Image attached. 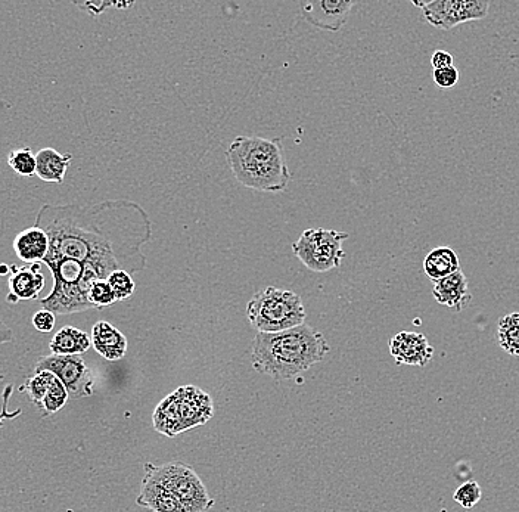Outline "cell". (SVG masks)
I'll return each instance as SVG.
<instances>
[{"mask_svg": "<svg viewBox=\"0 0 519 512\" xmlns=\"http://www.w3.org/2000/svg\"><path fill=\"white\" fill-rule=\"evenodd\" d=\"M34 226L48 234L45 260H74L108 279L111 273L145 271L142 247L152 238V223L141 204L108 200L90 206L45 204ZM43 260V262H45Z\"/></svg>", "mask_w": 519, "mask_h": 512, "instance_id": "6da1fadb", "label": "cell"}, {"mask_svg": "<svg viewBox=\"0 0 519 512\" xmlns=\"http://www.w3.org/2000/svg\"><path fill=\"white\" fill-rule=\"evenodd\" d=\"M329 344L322 332L310 325L282 332H257L251 349L253 368L273 380H292L322 362Z\"/></svg>", "mask_w": 519, "mask_h": 512, "instance_id": "7a4b0ae2", "label": "cell"}, {"mask_svg": "<svg viewBox=\"0 0 519 512\" xmlns=\"http://www.w3.org/2000/svg\"><path fill=\"white\" fill-rule=\"evenodd\" d=\"M233 176L241 185L261 192H282L291 182L281 138L238 136L226 151Z\"/></svg>", "mask_w": 519, "mask_h": 512, "instance_id": "3957f363", "label": "cell"}, {"mask_svg": "<svg viewBox=\"0 0 519 512\" xmlns=\"http://www.w3.org/2000/svg\"><path fill=\"white\" fill-rule=\"evenodd\" d=\"M247 316L257 332L272 334L306 324V309L294 291L267 287L254 294L247 304Z\"/></svg>", "mask_w": 519, "mask_h": 512, "instance_id": "277c9868", "label": "cell"}, {"mask_svg": "<svg viewBox=\"0 0 519 512\" xmlns=\"http://www.w3.org/2000/svg\"><path fill=\"white\" fill-rule=\"evenodd\" d=\"M350 235L334 229H307L292 244V253L312 272L325 273L338 269L346 257L343 242Z\"/></svg>", "mask_w": 519, "mask_h": 512, "instance_id": "5b68a950", "label": "cell"}, {"mask_svg": "<svg viewBox=\"0 0 519 512\" xmlns=\"http://www.w3.org/2000/svg\"><path fill=\"white\" fill-rule=\"evenodd\" d=\"M145 471L166 486L176 496L186 512H205L214 505V499L210 498L204 483L194 468L182 462H169V464H146Z\"/></svg>", "mask_w": 519, "mask_h": 512, "instance_id": "8992f818", "label": "cell"}, {"mask_svg": "<svg viewBox=\"0 0 519 512\" xmlns=\"http://www.w3.org/2000/svg\"><path fill=\"white\" fill-rule=\"evenodd\" d=\"M422 8L431 26L441 30H452L468 21L483 20L489 14L487 0H433V2H413Z\"/></svg>", "mask_w": 519, "mask_h": 512, "instance_id": "52a82bcc", "label": "cell"}, {"mask_svg": "<svg viewBox=\"0 0 519 512\" xmlns=\"http://www.w3.org/2000/svg\"><path fill=\"white\" fill-rule=\"evenodd\" d=\"M42 371L52 372L73 399H82L93 394L95 380L82 356H43L36 363V372Z\"/></svg>", "mask_w": 519, "mask_h": 512, "instance_id": "ba28073f", "label": "cell"}, {"mask_svg": "<svg viewBox=\"0 0 519 512\" xmlns=\"http://www.w3.org/2000/svg\"><path fill=\"white\" fill-rule=\"evenodd\" d=\"M176 394L179 406L180 430L188 431L200 427L213 418L214 405L210 394L195 386L179 387Z\"/></svg>", "mask_w": 519, "mask_h": 512, "instance_id": "9c48e42d", "label": "cell"}, {"mask_svg": "<svg viewBox=\"0 0 519 512\" xmlns=\"http://www.w3.org/2000/svg\"><path fill=\"white\" fill-rule=\"evenodd\" d=\"M354 2L344 0H315V2H301V17L316 29L337 33L343 29L348 20Z\"/></svg>", "mask_w": 519, "mask_h": 512, "instance_id": "30bf717a", "label": "cell"}, {"mask_svg": "<svg viewBox=\"0 0 519 512\" xmlns=\"http://www.w3.org/2000/svg\"><path fill=\"white\" fill-rule=\"evenodd\" d=\"M390 353L397 365L427 366L434 349L424 334L402 331L390 340Z\"/></svg>", "mask_w": 519, "mask_h": 512, "instance_id": "8fae6325", "label": "cell"}, {"mask_svg": "<svg viewBox=\"0 0 519 512\" xmlns=\"http://www.w3.org/2000/svg\"><path fill=\"white\" fill-rule=\"evenodd\" d=\"M42 263L29 266H11L9 273L8 303L15 304L24 300H39L45 288L46 279L42 273Z\"/></svg>", "mask_w": 519, "mask_h": 512, "instance_id": "7c38bea8", "label": "cell"}, {"mask_svg": "<svg viewBox=\"0 0 519 512\" xmlns=\"http://www.w3.org/2000/svg\"><path fill=\"white\" fill-rule=\"evenodd\" d=\"M136 504L154 512H186L182 504L177 501L176 496L155 477H152L148 471H145L141 493L136 499Z\"/></svg>", "mask_w": 519, "mask_h": 512, "instance_id": "4fadbf2b", "label": "cell"}, {"mask_svg": "<svg viewBox=\"0 0 519 512\" xmlns=\"http://www.w3.org/2000/svg\"><path fill=\"white\" fill-rule=\"evenodd\" d=\"M92 346L107 361H120L126 356L127 338L120 330L107 321H99L93 325Z\"/></svg>", "mask_w": 519, "mask_h": 512, "instance_id": "5bb4252c", "label": "cell"}, {"mask_svg": "<svg viewBox=\"0 0 519 512\" xmlns=\"http://www.w3.org/2000/svg\"><path fill=\"white\" fill-rule=\"evenodd\" d=\"M433 296L437 303L456 310V312H461L463 307L471 300V294H469L468 290V279H466L462 269L453 273V275L447 276V278L435 281Z\"/></svg>", "mask_w": 519, "mask_h": 512, "instance_id": "9a60e30c", "label": "cell"}, {"mask_svg": "<svg viewBox=\"0 0 519 512\" xmlns=\"http://www.w3.org/2000/svg\"><path fill=\"white\" fill-rule=\"evenodd\" d=\"M48 234L37 226H31L26 231L20 232L14 240V250L18 259L24 263H43L49 253Z\"/></svg>", "mask_w": 519, "mask_h": 512, "instance_id": "2e32d148", "label": "cell"}, {"mask_svg": "<svg viewBox=\"0 0 519 512\" xmlns=\"http://www.w3.org/2000/svg\"><path fill=\"white\" fill-rule=\"evenodd\" d=\"M71 161V154H61L54 148H43L36 154V176L43 182L62 183Z\"/></svg>", "mask_w": 519, "mask_h": 512, "instance_id": "e0dca14e", "label": "cell"}, {"mask_svg": "<svg viewBox=\"0 0 519 512\" xmlns=\"http://www.w3.org/2000/svg\"><path fill=\"white\" fill-rule=\"evenodd\" d=\"M92 346V338L85 331L74 327H62L51 341L52 355L80 356Z\"/></svg>", "mask_w": 519, "mask_h": 512, "instance_id": "ac0fdd59", "label": "cell"}, {"mask_svg": "<svg viewBox=\"0 0 519 512\" xmlns=\"http://www.w3.org/2000/svg\"><path fill=\"white\" fill-rule=\"evenodd\" d=\"M458 271H461V262H459L458 254L450 247L435 248L425 257L424 272L434 282L447 278Z\"/></svg>", "mask_w": 519, "mask_h": 512, "instance_id": "d6986e66", "label": "cell"}, {"mask_svg": "<svg viewBox=\"0 0 519 512\" xmlns=\"http://www.w3.org/2000/svg\"><path fill=\"white\" fill-rule=\"evenodd\" d=\"M152 421H154L155 430L164 436L176 437L177 434L182 433L176 394L172 393L166 399L161 400L160 405L155 409Z\"/></svg>", "mask_w": 519, "mask_h": 512, "instance_id": "ffe728a7", "label": "cell"}, {"mask_svg": "<svg viewBox=\"0 0 519 512\" xmlns=\"http://www.w3.org/2000/svg\"><path fill=\"white\" fill-rule=\"evenodd\" d=\"M497 340L508 355L519 358V313H511L500 319Z\"/></svg>", "mask_w": 519, "mask_h": 512, "instance_id": "44dd1931", "label": "cell"}, {"mask_svg": "<svg viewBox=\"0 0 519 512\" xmlns=\"http://www.w3.org/2000/svg\"><path fill=\"white\" fill-rule=\"evenodd\" d=\"M55 378L57 377H55L52 372H36V375L31 377L30 380L21 387L20 392H27L31 402L40 408L43 400H45L46 394H48L49 389H51L52 384H54Z\"/></svg>", "mask_w": 519, "mask_h": 512, "instance_id": "7402d4cb", "label": "cell"}, {"mask_svg": "<svg viewBox=\"0 0 519 512\" xmlns=\"http://www.w3.org/2000/svg\"><path fill=\"white\" fill-rule=\"evenodd\" d=\"M8 164L18 176L31 178L36 175V154L29 147L9 152Z\"/></svg>", "mask_w": 519, "mask_h": 512, "instance_id": "603a6c76", "label": "cell"}, {"mask_svg": "<svg viewBox=\"0 0 519 512\" xmlns=\"http://www.w3.org/2000/svg\"><path fill=\"white\" fill-rule=\"evenodd\" d=\"M68 397H70V394H68L64 384H62L58 378H55L54 384H52L51 389H49L48 394H46L40 409H43L46 415L57 414L58 411L64 408Z\"/></svg>", "mask_w": 519, "mask_h": 512, "instance_id": "cb8c5ba5", "label": "cell"}, {"mask_svg": "<svg viewBox=\"0 0 519 512\" xmlns=\"http://www.w3.org/2000/svg\"><path fill=\"white\" fill-rule=\"evenodd\" d=\"M107 281L110 287L113 288L117 302L130 299L133 293H135L136 284L130 273L124 271L113 272L108 276Z\"/></svg>", "mask_w": 519, "mask_h": 512, "instance_id": "d4e9b609", "label": "cell"}, {"mask_svg": "<svg viewBox=\"0 0 519 512\" xmlns=\"http://www.w3.org/2000/svg\"><path fill=\"white\" fill-rule=\"evenodd\" d=\"M87 299H89L93 309L99 310L104 309V307L113 306L114 303H117L113 288L110 287L108 281H96L95 284L90 287Z\"/></svg>", "mask_w": 519, "mask_h": 512, "instance_id": "484cf974", "label": "cell"}, {"mask_svg": "<svg viewBox=\"0 0 519 512\" xmlns=\"http://www.w3.org/2000/svg\"><path fill=\"white\" fill-rule=\"evenodd\" d=\"M12 340H14V334H12V331L9 330L3 322H0V343H9V341ZM12 392H14L12 386L6 387L5 392H3L2 411H0V428L3 427L6 421L15 420V418L20 417L21 412H23L21 409H17V411L14 412L8 411L9 397H11Z\"/></svg>", "mask_w": 519, "mask_h": 512, "instance_id": "4316f807", "label": "cell"}, {"mask_svg": "<svg viewBox=\"0 0 519 512\" xmlns=\"http://www.w3.org/2000/svg\"><path fill=\"white\" fill-rule=\"evenodd\" d=\"M483 498V490L477 482H468L458 487L453 499L465 510H472Z\"/></svg>", "mask_w": 519, "mask_h": 512, "instance_id": "83f0119b", "label": "cell"}, {"mask_svg": "<svg viewBox=\"0 0 519 512\" xmlns=\"http://www.w3.org/2000/svg\"><path fill=\"white\" fill-rule=\"evenodd\" d=\"M434 82L437 83L438 88H453V86H456V83L459 82L458 68L453 65V67L434 70Z\"/></svg>", "mask_w": 519, "mask_h": 512, "instance_id": "f1b7e54d", "label": "cell"}, {"mask_svg": "<svg viewBox=\"0 0 519 512\" xmlns=\"http://www.w3.org/2000/svg\"><path fill=\"white\" fill-rule=\"evenodd\" d=\"M55 315L49 310L40 309L39 312L34 313L33 327L39 332H51L55 328Z\"/></svg>", "mask_w": 519, "mask_h": 512, "instance_id": "f546056e", "label": "cell"}, {"mask_svg": "<svg viewBox=\"0 0 519 512\" xmlns=\"http://www.w3.org/2000/svg\"><path fill=\"white\" fill-rule=\"evenodd\" d=\"M434 70H441V68L453 67V57L446 51H435L433 58H431Z\"/></svg>", "mask_w": 519, "mask_h": 512, "instance_id": "4dcf8cb0", "label": "cell"}, {"mask_svg": "<svg viewBox=\"0 0 519 512\" xmlns=\"http://www.w3.org/2000/svg\"><path fill=\"white\" fill-rule=\"evenodd\" d=\"M83 8H86L89 11V14L99 15L105 11L107 8H113V6H117V3L111 2H101V3H87V5H82Z\"/></svg>", "mask_w": 519, "mask_h": 512, "instance_id": "1f68e13d", "label": "cell"}, {"mask_svg": "<svg viewBox=\"0 0 519 512\" xmlns=\"http://www.w3.org/2000/svg\"><path fill=\"white\" fill-rule=\"evenodd\" d=\"M8 273H11V268L6 265H0V275H8Z\"/></svg>", "mask_w": 519, "mask_h": 512, "instance_id": "d6a6232c", "label": "cell"}]
</instances>
